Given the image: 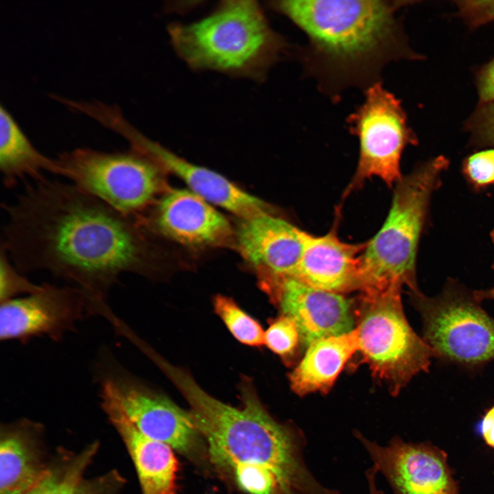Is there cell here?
I'll list each match as a JSON object with an SVG mask.
<instances>
[{
  "mask_svg": "<svg viewBox=\"0 0 494 494\" xmlns=\"http://www.w3.org/2000/svg\"><path fill=\"white\" fill-rule=\"evenodd\" d=\"M3 207L8 220L1 245L15 267L72 282L91 307L106 303L121 275L143 272L150 264L139 220L73 184L43 177Z\"/></svg>",
  "mask_w": 494,
  "mask_h": 494,
  "instance_id": "1",
  "label": "cell"
},
{
  "mask_svg": "<svg viewBox=\"0 0 494 494\" xmlns=\"http://www.w3.org/2000/svg\"><path fill=\"white\" fill-rule=\"evenodd\" d=\"M161 368L181 391L212 463L248 494H342L322 484L305 460V434L279 422L251 386L242 388L243 406L211 397L184 370L165 362Z\"/></svg>",
  "mask_w": 494,
  "mask_h": 494,
  "instance_id": "2",
  "label": "cell"
},
{
  "mask_svg": "<svg viewBox=\"0 0 494 494\" xmlns=\"http://www.w3.org/2000/svg\"><path fill=\"white\" fill-rule=\"evenodd\" d=\"M405 1H273L270 7L306 36L299 50L309 76L331 99L349 88L380 83L390 62L416 59L397 17Z\"/></svg>",
  "mask_w": 494,
  "mask_h": 494,
  "instance_id": "3",
  "label": "cell"
},
{
  "mask_svg": "<svg viewBox=\"0 0 494 494\" xmlns=\"http://www.w3.org/2000/svg\"><path fill=\"white\" fill-rule=\"evenodd\" d=\"M167 29L177 55L196 71L263 80L288 49L256 1H224L200 20Z\"/></svg>",
  "mask_w": 494,
  "mask_h": 494,
  "instance_id": "4",
  "label": "cell"
},
{
  "mask_svg": "<svg viewBox=\"0 0 494 494\" xmlns=\"http://www.w3.org/2000/svg\"><path fill=\"white\" fill-rule=\"evenodd\" d=\"M449 165L443 156L432 159L396 183L388 215L361 255L359 291L373 294L407 285L419 291L416 259L432 192Z\"/></svg>",
  "mask_w": 494,
  "mask_h": 494,
  "instance_id": "5",
  "label": "cell"
},
{
  "mask_svg": "<svg viewBox=\"0 0 494 494\" xmlns=\"http://www.w3.org/2000/svg\"><path fill=\"white\" fill-rule=\"evenodd\" d=\"M401 290L361 294L355 308L359 351L372 373L397 395L411 379L428 372L436 354L410 327Z\"/></svg>",
  "mask_w": 494,
  "mask_h": 494,
  "instance_id": "6",
  "label": "cell"
},
{
  "mask_svg": "<svg viewBox=\"0 0 494 494\" xmlns=\"http://www.w3.org/2000/svg\"><path fill=\"white\" fill-rule=\"evenodd\" d=\"M101 406L128 420L145 436L183 454L193 452L200 435L189 412L139 381L107 348L94 366Z\"/></svg>",
  "mask_w": 494,
  "mask_h": 494,
  "instance_id": "7",
  "label": "cell"
},
{
  "mask_svg": "<svg viewBox=\"0 0 494 494\" xmlns=\"http://www.w3.org/2000/svg\"><path fill=\"white\" fill-rule=\"evenodd\" d=\"M423 323V338L436 357L467 367L494 360V319L473 292L450 280L434 297L410 292Z\"/></svg>",
  "mask_w": 494,
  "mask_h": 494,
  "instance_id": "8",
  "label": "cell"
},
{
  "mask_svg": "<svg viewBox=\"0 0 494 494\" xmlns=\"http://www.w3.org/2000/svg\"><path fill=\"white\" fill-rule=\"evenodd\" d=\"M56 161L72 184L136 219L163 189L162 168L133 149L105 152L77 148L60 154Z\"/></svg>",
  "mask_w": 494,
  "mask_h": 494,
  "instance_id": "9",
  "label": "cell"
},
{
  "mask_svg": "<svg viewBox=\"0 0 494 494\" xmlns=\"http://www.w3.org/2000/svg\"><path fill=\"white\" fill-rule=\"evenodd\" d=\"M363 103L347 119L349 131L359 141V158L344 197L377 177L391 187L403 177L401 158L409 144L416 143L399 99L381 82L364 91Z\"/></svg>",
  "mask_w": 494,
  "mask_h": 494,
  "instance_id": "10",
  "label": "cell"
},
{
  "mask_svg": "<svg viewBox=\"0 0 494 494\" xmlns=\"http://www.w3.org/2000/svg\"><path fill=\"white\" fill-rule=\"evenodd\" d=\"M89 303L75 286L43 283L34 293L1 302L0 340L25 342L46 336L60 341L91 314Z\"/></svg>",
  "mask_w": 494,
  "mask_h": 494,
  "instance_id": "11",
  "label": "cell"
},
{
  "mask_svg": "<svg viewBox=\"0 0 494 494\" xmlns=\"http://www.w3.org/2000/svg\"><path fill=\"white\" fill-rule=\"evenodd\" d=\"M353 435L395 494H460L447 455L439 448L399 436L381 445L358 430Z\"/></svg>",
  "mask_w": 494,
  "mask_h": 494,
  "instance_id": "12",
  "label": "cell"
},
{
  "mask_svg": "<svg viewBox=\"0 0 494 494\" xmlns=\"http://www.w3.org/2000/svg\"><path fill=\"white\" fill-rule=\"evenodd\" d=\"M261 283L283 314L294 321L304 346L355 329L353 301L343 294L314 288L293 277L272 278Z\"/></svg>",
  "mask_w": 494,
  "mask_h": 494,
  "instance_id": "13",
  "label": "cell"
},
{
  "mask_svg": "<svg viewBox=\"0 0 494 494\" xmlns=\"http://www.w3.org/2000/svg\"><path fill=\"white\" fill-rule=\"evenodd\" d=\"M117 132L129 141L132 149L179 177L192 192L210 204L243 219L271 211L269 205L261 199L241 189L220 174L179 157L142 134L127 121L119 124Z\"/></svg>",
  "mask_w": 494,
  "mask_h": 494,
  "instance_id": "14",
  "label": "cell"
},
{
  "mask_svg": "<svg viewBox=\"0 0 494 494\" xmlns=\"http://www.w3.org/2000/svg\"><path fill=\"white\" fill-rule=\"evenodd\" d=\"M302 231L266 213L243 219L237 240L243 256L259 270L261 280L293 277L303 252Z\"/></svg>",
  "mask_w": 494,
  "mask_h": 494,
  "instance_id": "15",
  "label": "cell"
},
{
  "mask_svg": "<svg viewBox=\"0 0 494 494\" xmlns=\"http://www.w3.org/2000/svg\"><path fill=\"white\" fill-rule=\"evenodd\" d=\"M302 240V256L293 278L330 292L359 290L361 255L366 243L344 242L336 228L323 235L303 231Z\"/></svg>",
  "mask_w": 494,
  "mask_h": 494,
  "instance_id": "16",
  "label": "cell"
},
{
  "mask_svg": "<svg viewBox=\"0 0 494 494\" xmlns=\"http://www.w3.org/2000/svg\"><path fill=\"white\" fill-rule=\"evenodd\" d=\"M150 221L164 235L187 246L217 244L231 234L229 222L209 202L183 189L167 191Z\"/></svg>",
  "mask_w": 494,
  "mask_h": 494,
  "instance_id": "17",
  "label": "cell"
},
{
  "mask_svg": "<svg viewBox=\"0 0 494 494\" xmlns=\"http://www.w3.org/2000/svg\"><path fill=\"white\" fill-rule=\"evenodd\" d=\"M104 412L132 460L142 494H176L178 464L173 449L145 436L119 414Z\"/></svg>",
  "mask_w": 494,
  "mask_h": 494,
  "instance_id": "18",
  "label": "cell"
},
{
  "mask_svg": "<svg viewBox=\"0 0 494 494\" xmlns=\"http://www.w3.org/2000/svg\"><path fill=\"white\" fill-rule=\"evenodd\" d=\"M356 351H359L356 329L312 342L290 375L291 388L301 396L328 392L346 362Z\"/></svg>",
  "mask_w": 494,
  "mask_h": 494,
  "instance_id": "19",
  "label": "cell"
},
{
  "mask_svg": "<svg viewBox=\"0 0 494 494\" xmlns=\"http://www.w3.org/2000/svg\"><path fill=\"white\" fill-rule=\"evenodd\" d=\"M0 169L5 187H12L20 179L34 180L47 172L63 176L56 160L39 152L21 130L10 113L0 108Z\"/></svg>",
  "mask_w": 494,
  "mask_h": 494,
  "instance_id": "20",
  "label": "cell"
},
{
  "mask_svg": "<svg viewBox=\"0 0 494 494\" xmlns=\"http://www.w3.org/2000/svg\"><path fill=\"white\" fill-rule=\"evenodd\" d=\"M16 432L6 433L0 443V494H25L46 473L27 441Z\"/></svg>",
  "mask_w": 494,
  "mask_h": 494,
  "instance_id": "21",
  "label": "cell"
},
{
  "mask_svg": "<svg viewBox=\"0 0 494 494\" xmlns=\"http://www.w3.org/2000/svg\"><path fill=\"white\" fill-rule=\"evenodd\" d=\"M96 449L97 445H92L65 464L47 469L39 482L25 494H103L104 482H90L84 476Z\"/></svg>",
  "mask_w": 494,
  "mask_h": 494,
  "instance_id": "22",
  "label": "cell"
},
{
  "mask_svg": "<svg viewBox=\"0 0 494 494\" xmlns=\"http://www.w3.org/2000/svg\"><path fill=\"white\" fill-rule=\"evenodd\" d=\"M215 312L240 342L259 346L264 344V332L260 324L241 309L231 298L218 295L214 299Z\"/></svg>",
  "mask_w": 494,
  "mask_h": 494,
  "instance_id": "23",
  "label": "cell"
},
{
  "mask_svg": "<svg viewBox=\"0 0 494 494\" xmlns=\"http://www.w3.org/2000/svg\"><path fill=\"white\" fill-rule=\"evenodd\" d=\"M299 344L301 340L298 327L294 321L285 315L273 320L264 332V344L284 359L292 357Z\"/></svg>",
  "mask_w": 494,
  "mask_h": 494,
  "instance_id": "24",
  "label": "cell"
},
{
  "mask_svg": "<svg viewBox=\"0 0 494 494\" xmlns=\"http://www.w3.org/2000/svg\"><path fill=\"white\" fill-rule=\"evenodd\" d=\"M42 287L25 278L12 262L1 245L0 255V301L34 293Z\"/></svg>",
  "mask_w": 494,
  "mask_h": 494,
  "instance_id": "25",
  "label": "cell"
},
{
  "mask_svg": "<svg viewBox=\"0 0 494 494\" xmlns=\"http://www.w3.org/2000/svg\"><path fill=\"white\" fill-rule=\"evenodd\" d=\"M474 141L481 145H494V100L481 104L467 123Z\"/></svg>",
  "mask_w": 494,
  "mask_h": 494,
  "instance_id": "26",
  "label": "cell"
},
{
  "mask_svg": "<svg viewBox=\"0 0 494 494\" xmlns=\"http://www.w3.org/2000/svg\"><path fill=\"white\" fill-rule=\"evenodd\" d=\"M464 172L477 186L494 183V150L482 151L469 156L464 164Z\"/></svg>",
  "mask_w": 494,
  "mask_h": 494,
  "instance_id": "27",
  "label": "cell"
},
{
  "mask_svg": "<svg viewBox=\"0 0 494 494\" xmlns=\"http://www.w3.org/2000/svg\"><path fill=\"white\" fill-rule=\"evenodd\" d=\"M460 15L472 27L494 21V1H457Z\"/></svg>",
  "mask_w": 494,
  "mask_h": 494,
  "instance_id": "28",
  "label": "cell"
},
{
  "mask_svg": "<svg viewBox=\"0 0 494 494\" xmlns=\"http://www.w3.org/2000/svg\"><path fill=\"white\" fill-rule=\"evenodd\" d=\"M477 84L482 104L494 100V59L480 71Z\"/></svg>",
  "mask_w": 494,
  "mask_h": 494,
  "instance_id": "29",
  "label": "cell"
},
{
  "mask_svg": "<svg viewBox=\"0 0 494 494\" xmlns=\"http://www.w3.org/2000/svg\"><path fill=\"white\" fill-rule=\"evenodd\" d=\"M480 430L485 443L494 449V405L484 414Z\"/></svg>",
  "mask_w": 494,
  "mask_h": 494,
  "instance_id": "30",
  "label": "cell"
},
{
  "mask_svg": "<svg viewBox=\"0 0 494 494\" xmlns=\"http://www.w3.org/2000/svg\"><path fill=\"white\" fill-rule=\"evenodd\" d=\"M473 293L480 301L484 299L494 300V287L489 290H477L473 292Z\"/></svg>",
  "mask_w": 494,
  "mask_h": 494,
  "instance_id": "31",
  "label": "cell"
},
{
  "mask_svg": "<svg viewBox=\"0 0 494 494\" xmlns=\"http://www.w3.org/2000/svg\"><path fill=\"white\" fill-rule=\"evenodd\" d=\"M491 237H492L493 242L494 244V230L493 231V232L491 233Z\"/></svg>",
  "mask_w": 494,
  "mask_h": 494,
  "instance_id": "32",
  "label": "cell"
}]
</instances>
